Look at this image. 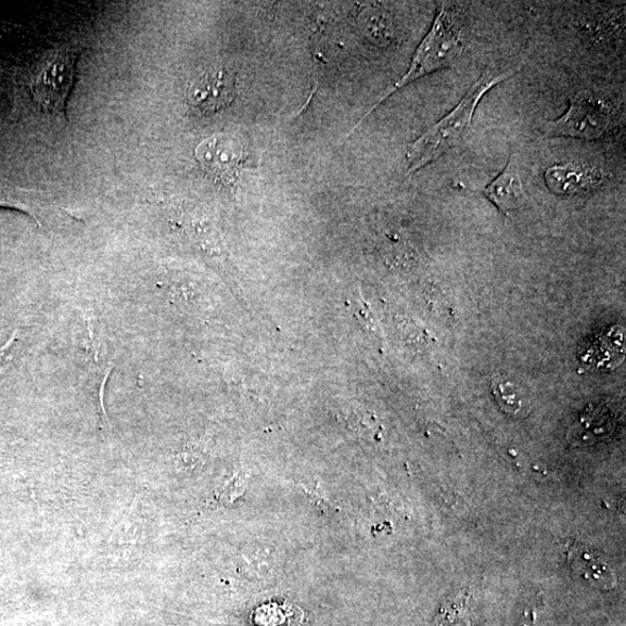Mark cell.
I'll return each mask as SVG.
<instances>
[{
	"label": "cell",
	"instance_id": "cell-1",
	"mask_svg": "<svg viewBox=\"0 0 626 626\" xmlns=\"http://www.w3.org/2000/svg\"><path fill=\"white\" fill-rule=\"evenodd\" d=\"M519 69L516 66L501 72L496 67H489L475 84H472L459 105L409 146L406 155L409 163L408 174L421 170L459 145L471 126L482 99L500 82L513 77Z\"/></svg>",
	"mask_w": 626,
	"mask_h": 626
},
{
	"label": "cell",
	"instance_id": "cell-2",
	"mask_svg": "<svg viewBox=\"0 0 626 626\" xmlns=\"http://www.w3.org/2000/svg\"><path fill=\"white\" fill-rule=\"evenodd\" d=\"M464 50V38L459 22L449 8L443 5L437 10L431 30L417 49L410 69L392 89H388L350 130L357 129L387 98L409 86L410 82L433 73L448 69L461 56Z\"/></svg>",
	"mask_w": 626,
	"mask_h": 626
},
{
	"label": "cell",
	"instance_id": "cell-3",
	"mask_svg": "<svg viewBox=\"0 0 626 626\" xmlns=\"http://www.w3.org/2000/svg\"><path fill=\"white\" fill-rule=\"evenodd\" d=\"M81 49L79 44L65 43L50 50L37 65L29 90L34 104L44 114L64 120Z\"/></svg>",
	"mask_w": 626,
	"mask_h": 626
},
{
	"label": "cell",
	"instance_id": "cell-4",
	"mask_svg": "<svg viewBox=\"0 0 626 626\" xmlns=\"http://www.w3.org/2000/svg\"><path fill=\"white\" fill-rule=\"evenodd\" d=\"M614 113L603 101L588 91L570 99L568 110L545 126V138H572L597 141L612 130Z\"/></svg>",
	"mask_w": 626,
	"mask_h": 626
},
{
	"label": "cell",
	"instance_id": "cell-5",
	"mask_svg": "<svg viewBox=\"0 0 626 626\" xmlns=\"http://www.w3.org/2000/svg\"><path fill=\"white\" fill-rule=\"evenodd\" d=\"M195 158L203 171L219 181L230 183L241 170L243 148L240 141L230 135H215L200 143L195 150Z\"/></svg>",
	"mask_w": 626,
	"mask_h": 626
},
{
	"label": "cell",
	"instance_id": "cell-6",
	"mask_svg": "<svg viewBox=\"0 0 626 626\" xmlns=\"http://www.w3.org/2000/svg\"><path fill=\"white\" fill-rule=\"evenodd\" d=\"M234 78L225 67H210L191 84L189 104L201 113H214L228 106L234 98Z\"/></svg>",
	"mask_w": 626,
	"mask_h": 626
},
{
	"label": "cell",
	"instance_id": "cell-7",
	"mask_svg": "<svg viewBox=\"0 0 626 626\" xmlns=\"http://www.w3.org/2000/svg\"><path fill=\"white\" fill-rule=\"evenodd\" d=\"M481 194L504 215L519 210L527 201L522 179L514 155H511L509 164L503 171Z\"/></svg>",
	"mask_w": 626,
	"mask_h": 626
},
{
	"label": "cell",
	"instance_id": "cell-8",
	"mask_svg": "<svg viewBox=\"0 0 626 626\" xmlns=\"http://www.w3.org/2000/svg\"><path fill=\"white\" fill-rule=\"evenodd\" d=\"M572 568L589 584L609 590L616 586L617 579L614 568L605 558L583 546L572 547L568 553Z\"/></svg>",
	"mask_w": 626,
	"mask_h": 626
},
{
	"label": "cell",
	"instance_id": "cell-9",
	"mask_svg": "<svg viewBox=\"0 0 626 626\" xmlns=\"http://www.w3.org/2000/svg\"><path fill=\"white\" fill-rule=\"evenodd\" d=\"M0 208L26 213L41 227V217L46 213L54 210L55 206L50 196L42 192L24 190L0 179Z\"/></svg>",
	"mask_w": 626,
	"mask_h": 626
},
{
	"label": "cell",
	"instance_id": "cell-10",
	"mask_svg": "<svg viewBox=\"0 0 626 626\" xmlns=\"http://www.w3.org/2000/svg\"><path fill=\"white\" fill-rule=\"evenodd\" d=\"M548 188L555 194H578L595 183L593 174L577 165H554L546 171Z\"/></svg>",
	"mask_w": 626,
	"mask_h": 626
},
{
	"label": "cell",
	"instance_id": "cell-11",
	"mask_svg": "<svg viewBox=\"0 0 626 626\" xmlns=\"http://www.w3.org/2000/svg\"><path fill=\"white\" fill-rule=\"evenodd\" d=\"M624 354V333L614 330L598 337L583 355V363L595 369L613 368L617 366Z\"/></svg>",
	"mask_w": 626,
	"mask_h": 626
},
{
	"label": "cell",
	"instance_id": "cell-12",
	"mask_svg": "<svg viewBox=\"0 0 626 626\" xmlns=\"http://www.w3.org/2000/svg\"><path fill=\"white\" fill-rule=\"evenodd\" d=\"M493 393L500 409L514 418L527 417L531 412V401L522 388L503 375H496L493 382Z\"/></svg>",
	"mask_w": 626,
	"mask_h": 626
},
{
	"label": "cell",
	"instance_id": "cell-13",
	"mask_svg": "<svg viewBox=\"0 0 626 626\" xmlns=\"http://www.w3.org/2000/svg\"><path fill=\"white\" fill-rule=\"evenodd\" d=\"M255 621L259 626H299L303 613L293 604H266L258 609Z\"/></svg>",
	"mask_w": 626,
	"mask_h": 626
},
{
	"label": "cell",
	"instance_id": "cell-14",
	"mask_svg": "<svg viewBox=\"0 0 626 626\" xmlns=\"http://www.w3.org/2000/svg\"><path fill=\"white\" fill-rule=\"evenodd\" d=\"M16 343V336L13 335L5 346L0 348V374L8 365L11 354L13 353L14 345Z\"/></svg>",
	"mask_w": 626,
	"mask_h": 626
}]
</instances>
